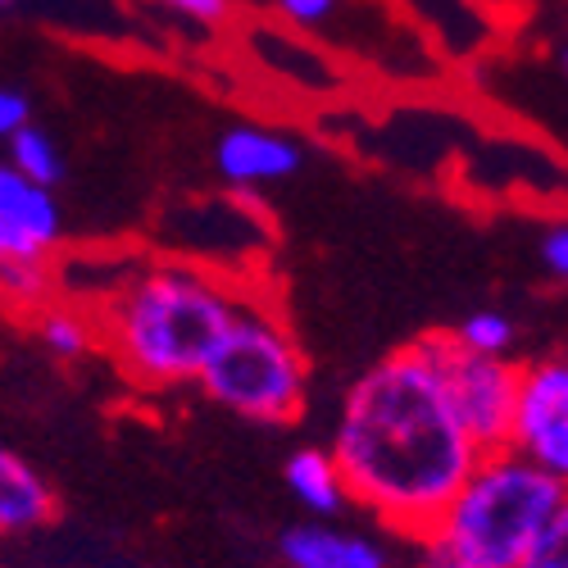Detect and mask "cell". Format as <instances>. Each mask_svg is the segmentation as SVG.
<instances>
[{
    "label": "cell",
    "mask_w": 568,
    "mask_h": 568,
    "mask_svg": "<svg viewBox=\"0 0 568 568\" xmlns=\"http://www.w3.org/2000/svg\"><path fill=\"white\" fill-rule=\"evenodd\" d=\"M537 264L550 282H568V223L555 219L550 227H541L537 236Z\"/></svg>",
    "instance_id": "e0dca14e"
},
{
    "label": "cell",
    "mask_w": 568,
    "mask_h": 568,
    "mask_svg": "<svg viewBox=\"0 0 568 568\" xmlns=\"http://www.w3.org/2000/svg\"><path fill=\"white\" fill-rule=\"evenodd\" d=\"M405 568H459L455 559H446L442 550H433V546H418V555H414V564H405Z\"/></svg>",
    "instance_id": "44dd1931"
},
{
    "label": "cell",
    "mask_w": 568,
    "mask_h": 568,
    "mask_svg": "<svg viewBox=\"0 0 568 568\" xmlns=\"http://www.w3.org/2000/svg\"><path fill=\"white\" fill-rule=\"evenodd\" d=\"M60 296V277L51 268V260H14L0 255V301L14 310H41L45 301Z\"/></svg>",
    "instance_id": "5bb4252c"
},
{
    "label": "cell",
    "mask_w": 568,
    "mask_h": 568,
    "mask_svg": "<svg viewBox=\"0 0 568 568\" xmlns=\"http://www.w3.org/2000/svg\"><path fill=\"white\" fill-rule=\"evenodd\" d=\"M568 514V478L514 446L483 450L446 500L428 541L459 568H514Z\"/></svg>",
    "instance_id": "3957f363"
},
{
    "label": "cell",
    "mask_w": 568,
    "mask_h": 568,
    "mask_svg": "<svg viewBox=\"0 0 568 568\" xmlns=\"http://www.w3.org/2000/svg\"><path fill=\"white\" fill-rule=\"evenodd\" d=\"M0 160L14 164L23 178H32V182H41V186H60L64 173H69V160H64V151H60V141L45 132L41 123H32V119L6 141V146H0Z\"/></svg>",
    "instance_id": "4fadbf2b"
},
{
    "label": "cell",
    "mask_w": 568,
    "mask_h": 568,
    "mask_svg": "<svg viewBox=\"0 0 568 568\" xmlns=\"http://www.w3.org/2000/svg\"><path fill=\"white\" fill-rule=\"evenodd\" d=\"M305 164V146L296 136L264 123H232L214 141V173L232 192H260V186L287 182Z\"/></svg>",
    "instance_id": "ba28073f"
},
{
    "label": "cell",
    "mask_w": 568,
    "mask_h": 568,
    "mask_svg": "<svg viewBox=\"0 0 568 568\" xmlns=\"http://www.w3.org/2000/svg\"><path fill=\"white\" fill-rule=\"evenodd\" d=\"M55 487L41 473L0 442V541H19L55 524Z\"/></svg>",
    "instance_id": "30bf717a"
},
{
    "label": "cell",
    "mask_w": 568,
    "mask_h": 568,
    "mask_svg": "<svg viewBox=\"0 0 568 568\" xmlns=\"http://www.w3.org/2000/svg\"><path fill=\"white\" fill-rule=\"evenodd\" d=\"M246 296V282H232L219 268L160 260L123 273L114 292L91 305L101 351L141 392L192 387L201 364L227 333Z\"/></svg>",
    "instance_id": "7a4b0ae2"
},
{
    "label": "cell",
    "mask_w": 568,
    "mask_h": 568,
    "mask_svg": "<svg viewBox=\"0 0 568 568\" xmlns=\"http://www.w3.org/2000/svg\"><path fill=\"white\" fill-rule=\"evenodd\" d=\"M514 568H568V514Z\"/></svg>",
    "instance_id": "d6986e66"
},
{
    "label": "cell",
    "mask_w": 568,
    "mask_h": 568,
    "mask_svg": "<svg viewBox=\"0 0 568 568\" xmlns=\"http://www.w3.org/2000/svg\"><path fill=\"white\" fill-rule=\"evenodd\" d=\"M32 327H37V342L51 351L55 359H87L91 351H101V333H97V314L87 305H73L64 296L45 301L41 310H32Z\"/></svg>",
    "instance_id": "7c38bea8"
},
{
    "label": "cell",
    "mask_w": 568,
    "mask_h": 568,
    "mask_svg": "<svg viewBox=\"0 0 568 568\" xmlns=\"http://www.w3.org/2000/svg\"><path fill=\"white\" fill-rule=\"evenodd\" d=\"M14 6H19V0H0V14H10Z\"/></svg>",
    "instance_id": "7402d4cb"
},
{
    "label": "cell",
    "mask_w": 568,
    "mask_h": 568,
    "mask_svg": "<svg viewBox=\"0 0 568 568\" xmlns=\"http://www.w3.org/2000/svg\"><path fill=\"white\" fill-rule=\"evenodd\" d=\"M60 246H64V210L55 186H41L0 160V255L51 260Z\"/></svg>",
    "instance_id": "52a82bcc"
},
{
    "label": "cell",
    "mask_w": 568,
    "mask_h": 568,
    "mask_svg": "<svg viewBox=\"0 0 568 568\" xmlns=\"http://www.w3.org/2000/svg\"><path fill=\"white\" fill-rule=\"evenodd\" d=\"M327 455L342 468L351 505L418 546L483 450L459 428L418 337L346 387Z\"/></svg>",
    "instance_id": "6da1fadb"
},
{
    "label": "cell",
    "mask_w": 568,
    "mask_h": 568,
    "mask_svg": "<svg viewBox=\"0 0 568 568\" xmlns=\"http://www.w3.org/2000/svg\"><path fill=\"white\" fill-rule=\"evenodd\" d=\"M342 0H273V14L287 23V28H301V32H318L337 19Z\"/></svg>",
    "instance_id": "2e32d148"
},
{
    "label": "cell",
    "mask_w": 568,
    "mask_h": 568,
    "mask_svg": "<svg viewBox=\"0 0 568 568\" xmlns=\"http://www.w3.org/2000/svg\"><path fill=\"white\" fill-rule=\"evenodd\" d=\"M232 6H236V0H232Z\"/></svg>",
    "instance_id": "603a6c76"
},
{
    "label": "cell",
    "mask_w": 568,
    "mask_h": 568,
    "mask_svg": "<svg viewBox=\"0 0 568 568\" xmlns=\"http://www.w3.org/2000/svg\"><path fill=\"white\" fill-rule=\"evenodd\" d=\"M450 342H459L473 355H514L518 346V323L505 310H473L455 323Z\"/></svg>",
    "instance_id": "9a60e30c"
},
{
    "label": "cell",
    "mask_w": 568,
    "mask_h": 568,
    "mask_svg": "<svg viewBox=\"0 0 568 568\" xmlns=\"http://www.w3.org/2000/svg\"><path fill=\"white\" fill-rule=\"evenodd\" d=\"M192 387L260 428H292L310 400V364L282 310L246 287L227 333L201 364Z\"/></svg>",
    "instance_id": "277c9868"
},
{
    "label": "cell",
    "mask_w": 568,
    "mask_h": 568,
    "mask_svg": "<svg viewBox=\"0 0 568 568\" xmlns=\"http://www.w3.org/2000/svg\"><path fill=\"white\" fill-rule=\"evenodd\" d=\"M32 119V101L23 97L19 87H10V82H0V146L23 128Z\"/></svg>",
    "instance_id": "ffe728a7"
},
{
    "label": "cell",
    "mask_w": 568,
    "mask_h": 568,
    "mask_svg": "<svg viewBox=\"0 0 568 568\" xmlns=\"http://www.w3.org/2000/svg\"><path fill=\"white\" fill-rule=\"evenodd\" d=\"M433 355V368L442 377V392L459 418V428L478 450L509 446V418H514V392H518V359L514 355H473L450 333L423 337Z\"/></svg>",
    "instance_id": "5b68a950"
},
{
    "label": "cell",
    "mask_w": 568,
    "mask_h": 568,
    "mask_svg": "<svg viewBox=\"0 0 568 568\" xmlns=\"http://www.w3.org/2000/svg\"><path fill=\"white\" fill-rule=\"evenodd\" d=\"M155 6L192 28H223L232 14V0H155Z\"/></svg>",
    "instance_id": "ac0fdd59"
},
{
    "label": "cell",
    "mask_w": 568,
    "mask_h": 568,
    "mask_svg": "<svg viewBox=\"0 0 568 568\" xmlns=\"http://www.w3.org/2000/svg\"><path fill=\"white\" fill-rule=\"evenodd\" d=\"M509 446L568 478V359L559 351L518 364Z\"/></svg>",
    "instance_id": "8992f818"
},
{
    "label": "cell",
    "mask_w": 568,
    "mask_h": 568,
    "mask_svg": "<svg viewBox=\"0 0 568 568\" xmlns=\"http://www.w3.org/2000/svg\"><path fill=\"white\" fill-rule=\"evenodd\" d=\"M282 483L310 518H342L351 509L342 468L327 455V446H296L282 464Z\"/></svg>",
    "instance_id": "8fae6325"
},
{
    "label": "cell",
    "mask_w": 568,
    "mask_h": 568,
    "mask_svg": "<svg viewBox=\"0 0 568 568\" xmlns=\"http://www.w3.org/2000/svg\"><path fill=\"white\" fill-rule=\"evenodd\" d=\"M277 555L287 568H396L392 550L373 532L337 528L333 518H310L292 524L277 537Z\"/></svg>",
    "instance_id": "9c48e42d"
}]
</instances>
